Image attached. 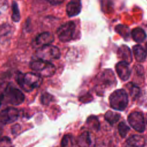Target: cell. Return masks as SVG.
I'll return each mask as SVG.
<instances>
[{
    "label": "cell",
    "mask_w": 147,
    "mask_h": 147,
    "mask_svg": "<svg viewBox=\"0 0 147 147\" xmlns=\"http://www.w3.org/2000/svg\"><path fill=\"white\" fill-rule=\"evenodd\" d=\"M16 79L20 86L27 92L32 91L34 88L40 87L42 82V77L33 72L18 73Z\"/></svg>",
    "instance_id": "cell-1"
},
{
    "label": "cell",
    "mask_w": 147,
    "mask_h": 147,
    "mask_svg": "<svg viewBox=\"0 0 147 147\" xmlns=\"http://www.w3.org/2000/svg\"><path fill=\"white\" fill-rule=\"evenodd\" d=\"M128 95L125 90L118 89L113 92L109 97L111 107L116 110L123 111L128 105Z\"/></svg>",
    "instance_id": "cell-2"
},
{
    "label": "cell",
    "mask_w": 147,
    "mask_h": 147,
    "mask_svg": "<svg viewBox=\"0 0 147 147\" xmlns=\"http://www.w3.org/2000/svg\"><path fill=\"white\" fill-rule=\"evenodd\" d=\"M30 68L41 77H50L56 72L55 65L51 63L42 60H37L30 64Z\"/></svg>",
    "instance_id": "cell-3"
},
{
    "label": "cell",
    "mask_w": 147,
    "mask_h": 147,
    "mask_svg": "<svg viewBox=\"0 0 147 147\" xmlns=\"http://www.w3.org/2000/svg\"><path fill=\"white\" fill-rule=\"evenodd\" d=\"M36 55L39 60L49 62L50 61L59 59L60 57V51L57 47L48 45L37 49Z\"/></svg>",
    "instance_id": "cell-4"
},
{
    "label": "cell",
    "mask_w": 147,
    "mask_h": 147,
    "mask_svg": "<svg viewBox=\"0 0 147 147\" xmlns=\"http://www.w3.org/2000/svg\"><path fill=\"white\" fill-rule=\"evenodd\" d=\"M5 100L13 105H19L25 99L24 94L19 89L9 84L4 91Z\"/></svg>",
    "instance_id": "cell-5"
},
{
    "label": "cell",
    "mask_w": 147,
    "mask_h": 147,
    "mask_svg": "<svg viewBox=\"0 0 147 147\" xmlns=\"http://www.w3.org/2000/svg\"><path fill=\"white\" fill-rule=\"evenodd\" d=\"M75 31V24L72 21H69L61 25L57 30L59 40L63 42L71 41Z\"/></svg>",
    "instance_id": "cell-6"
},
{
    "label": "cell",
    "mask_w": 147,
    "mask_h": 147,
    "mask_svg": "<svg viewBox=\"0 0 147 147\" xmlns=\"http://www.w3.org/2000/svg\"><path fill=\"white\" fill-rule=\"evenodd\" d=\"M127 121L130 125L137 131L142 133L145 129V122L143 114L138 111L131 113L128 117Z\"/></svg>",
    "instance_id": "cell-7"
},
{
    "label": "cell",
    "mask_w": 147,
    "mask_h": 147,
    "mask_svg": "<svg viewBox=\"0 0 147 147\" xmlns=\"http://www.w3.org/2000/svg\"><path fill=\"white\" fill-rule=\"evenodd\" d=\"M19 113L14 107H7L0 113V122L3 124H9L15 122L18 118Z\"/></svg>",
    "instance_id": "cell-8"
},
{
    "label": "cell",
    "mask_w": 147,
    "mask_h": 147,
    "mask_svg": "<svg viewBox=\"0 0 147 147\" xmlns=\"http://www.w3.org/2000/svg\"><path fill=\"white\" fill-rule=\"evenodd\" d=\"M54 41V36L51 33L46 32L38 34L33 41L32 45L34 48L39 49L42 47L51 45Z\"/></svg>",
    "instance_id": "cell-9"
},
{
    "label": "cell",
    "mask_w": 147,
    "mask_h": 147,
    "mask_svg": "<svg viewBox=\"0 0 147 147\" xmlns=\"http://www.w3.org/2000/svg\"><path fill=\"white\" fill-rule=\"evenodd\" d=\"M115 69L118 76L121 80L126 81L130 78L131 71L127 63L124 61L118 63L116 64Z\"/></svg>",
    "instance_id": "cell-10"
},
{
    "label": "cell",
    "mask_w": 147,
    "mask_h": 147,
    "mask_svg": "<svg viewBox=\"0 0 147 147\" xmlns=\"http://www.w3.org/2000/svg\"><path fill=\"white\" fill-rule=\"evenodd\" d=\"M76 143L79 147H93L95 142L92 135L89 131H86L78 137Z\"/></svg>",
    "instance_id": "cell-11"
},
{
    "label": "cell",
    "mask_w": 147,
    "mask_h": 147,
    "mask_svg": "<svg viewBox=\"0 0 147 147\" xmlns=\"http://www.w3.org/2000/svg\"><path fill=\"white\" fill-rule=\"evenodd\" d=\"M98 80L102 83V85L105 87H110L114 84L115 78L111 70L106 69L100 73L98 75Z\"/></svg>",
    "instance_id": "cell-12"
},
{
    "label": "cell",
    "mask_w": 147,
    "mask_h": 147,
    "mask_svg": "<svg viewBox=\"0 0 147 147\" xmlns=\"http://www.w3.org/2000/svg\"><path fill=\"white\" fill-rule=\"evenodd\" d=\"M81 9L80 0H71L66 6L67 14L69 17L76 16L80 13Z\"/></svg>",
    "instance_id": "cell-13"
},
{
    "label": "cell",
    "mask_w": 147,
    "mask_h": 147,
    "mask_svg": "<svg viewBox=\"0 0 147 147\" xmlns=\"http://www.w3.org/2000/svg\"><path fill=\"white\" fill-rule=\"evenodd\" d=\"M126 142L132 147H144L146 144L145 138L142 136L138 134L131 136L127 139Z\"/></svg>",
    "instance_id": "cell-14"
},
{
    "label": "cell",
    "mask_w": 147,
    "mask_h": 147,
    "mask_svg": "<svg viewBox=\"0 0 147 147\" xmlns=\"http://www.w3.org/2000/svg\"><path fill=\"white\" fill-rule=\"evenodd\" d=\"M133 52L136 60L138 62H144L146 57L145 49L140 45H136L133 48Z\"/></svg>",
    "instance_id": "cell-15"
},
{
    "label": "cell",
    "mask_w": 147,
    "mask_h": 147,
    "mask_svg": "<svg viewBox=\"0 0 147 147\" xmlns=\"http://www.w3.org/2000/svg\"><path fill=\"white\" fill-rule=\"evenodd\" d=\"M133 40L138 43L142 42L146 38V35L145 31L141 28H136L131 31Z\"/></svg>",
    "instance_id": "cell-16"
},
{
    "label": "cell",
    "mask_w": 147,
    "mask_h": 147,
    "mask_svg": "<svg viewBox=\"0 0 147 147\" xmlns=\"http://www.w3.org/2000/svg\"><path fill=\"white\" fill-rule=\"evenodd\" d=\"M119 57L123 59V61L126 63H130L132 60V55L129 48L126 45H122L118 49Z\"/></svg>",
    "instance_id": "cell-17"
},
{
    "label": "cell",
    "mask_w": 147,
    "mask_h": 147,
    "mask_svg": "<svg viewBox=\"0 0 147 147\" xmlns=\"http://www.w3.org/2000/svg\"><path fill=\"white\" fill-rule=\"evenodd\" d=\"M76 141L70 134L64 135L61 141V147H76Z\"/></svg>",
    "instance_id": "cell-18"
},
{
    "label": "cell",
    "mask_w": 147,
    "mask_h": 147,
    "mask_svg": "<svg viewBox=\"0 0 147 147\" xmlns=\"http://www.w3.org/2000/svg\"><path fill=\"white\" fill-rule=\"evenodd\" d=\"M120 117L121 115L119 113L111 110L107 111L105 115V120L111 125H113L117 122Z\"/></svg>",
    "instance_id": "cell-19"
},
{
    "label": "cell",
    "mask_w": 147,
    "mask_h": 147,
    "mask_svg": "<svg viewBox=\"0 0 147 147\" xmlns=\"http://www.w3.org/2000/svg\"><path fill=\"white\" fill-rule=\"evenodd\" d=\"M127 87L129 91V94L130 96L133 99H135L140 94V88L136 84L133 83H130L127 84Z\"/></svg>",
    "instance_id": "cell-20"
},
{
    "label": "cell",
    "mask_w": 147,
    "mask_h": 147,
    "mask_svg": "<svg viewBox=\"0 0 147 147\" xmlns=\"http://www.w3.org/2000/svg\"><path fill=\"white\" fill-rule=\"evenodd\" d=\"M12 9V15H11V19L14 22H17L20 20V10L18 8V6L17 3L16 1H13L11 5Z\"/></svg>",
    "instance_id": "cell-21"
},
{
    "label": "cell",
    "mask_w": 147,
    "mask_h": 147,
    "mask_svg": "<svg viewBox=\"0 0 147 147\" xmlns=\"http://www.w3.org/2000/svg\"><path fill=\"white\" fill-rule=\"evenodd\" d=\"M118 130L121 137L125 138L129 131L130 127L124 122H121L118 125Z\"/></svg>",
    "instance_id": "cell-22"
},
{
    "label": "cell",
    "mask_w": 147,
    "mask_h": 147,
    "mask_svg": "<svg viewBox=\"0 0 147 147\" xmlns=\"http://www.w3.org/2000/svg\"><path fill=\"white\" fill-rule=\"evenodd\" d=\"M53 100V96L48 92H45L41 96V102L42 105H48Z\"/></svg>",
    "instance_id": "cell-23"
},
{
    "label": "cell",
    "mask_w": 147,
    "mask_h": 147,
    "mask_svg": "<svg viewBox=\"0 0 147 147\" xmlns=\"http://www.w3.org/2000/svg\"><path fill=\"white\" fill-rule=\"evenodd\" d=\"M47 1H48L51 5H59V4L61 3L65 0H47Z\"/></svg>",
    "instance_id": "cell-24"
},
{
    "label": "cell",
    "mask_w": 147,
    "mask_h": 147,
    "mask_svg": "<svg viewBox=\"0 0 147 147\" xmlns=\"http://www.w3.org/2000/svg\"><path fill=\"white\" fill-rule=\"evenodd\" d=\"M5 100V97H4V93L0 92V107L1 106L3 102Z\"/></svg>",
    "instance_id": "cell-25"
},
{
    "label": "cell",
    "mask_w": 147,
    "mask_h": 147,
    "mask_svg": "<svg viewBox=\"0 0 147 147\" xmlns=\"http://www.w3.org/2000/svg\"><path fill=\"white\" fill-rule=\"evenodd\" d=\"M3 134V126L2 123L0 122V141L2 140V136Z\"/></svg>",
    "instance_id": "cell-26"
},
{
    "label": "cell",
    "mask_w": 147,
    "mask_h": 147,
    "mask_svg": "<svg viewBox=\"0 0 147 147\" xmlns=\"http://www.w3.org/2000/svg\"><path fill=\"white\" fill-rule=\"evenodd\" d=\"M146 51H147V43L146 44Z\"/></svg>",
    "instance_id": "cell-27"
},
{
    "label": "cell",
    "mask_w": 147,
    "mask_h": 147,
    "mask_svg": "<svg viewBox=\"0 0 147 147\" xmlns=\"http://www.w3.org/2000/svg\"><path fill=\"white\" fill-rule=\"evenodd\" d=\"M146 122H147V114H146Z\"/></svg>",
    "instance_id": "cell-28"
}]
</instances>
